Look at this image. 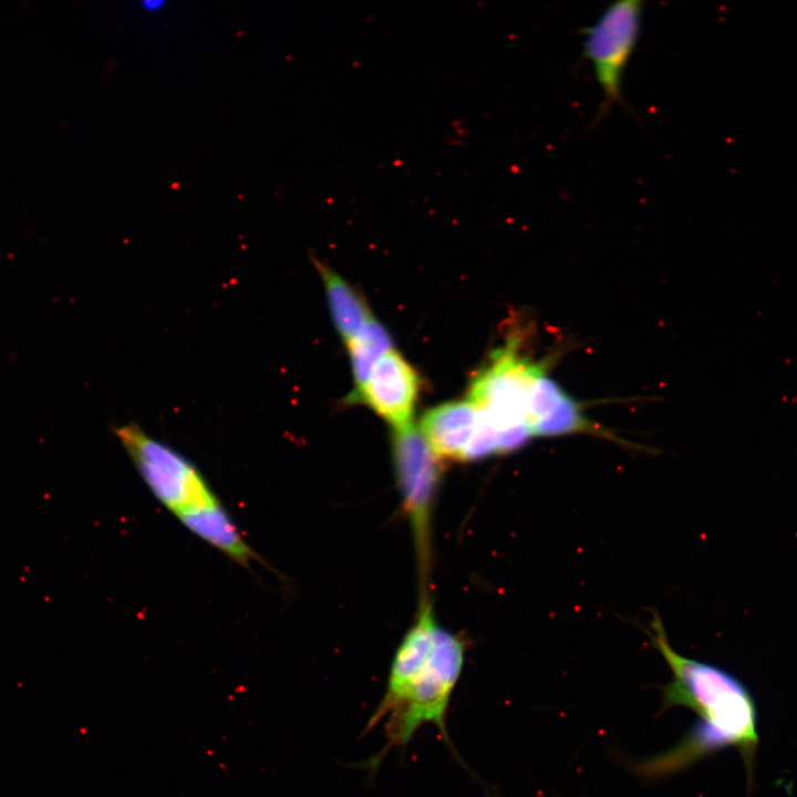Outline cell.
Masks as SVG:
<instances>
[{
  "label": "cell",
  "mask_w": 797,
  "mask_h": 797,
  "mask_svg": "<svg viewBox=\"0 0 797 797\" xmlns=\"http://www.w3.org/2000/svg\"><path fill=\"white\" fill-rule=\"evenodd\" d=\"M478 422V410L470 401H453L428 410L421 432L439 459L464 460Z\"/></svg>",
  "instance_id": "ba28073f"
},
{
  "label": "cell",
  "mask_w": 797,
  "mask_h": 797,
  "mask_svg": "<svg viewBox=\"0 0 797 797\" xmlns=\"http://www.w3.org/2000/svg\"><path fill=\"white\" fill-rule=\"evenodd\" d=\"M511 337L473 379L469 400L489 421L499 437L500 454L521 448L532 434L527 424V405L536 380L547 373L548 363L531 361L518 350Z\"/></svg>",
  "instance_id": "3957f363"
},
{
  "label": "cell",
  "mask_w": 797,
  "mask_h": 797,
  "mask_svg": "<svg viewBox=\"0 0 797 797\" xmlns=\"http://www.w3.org/2000/svg\"><path fill=\"white\" fill-rule=\"evenodd\" d=\"M114 434L154 497L175 516L216 496L193 462L136 423L116 426Z\"/></svg>",
  "instance_id": "5b68a950"
},
{
  "label": "cell",
  "mask_w": 797,
  "mask_h": 797,
  "mask_svg": "<svg viewBox=\"0 0 797 797\" xmlns=\"http://www.w3.org/2000/svg\"><path fill=\"white\" fill-rule=\"evenodd\" d=\"M532 436L552 437L570 434H590L631 447L628 442L617 437L610 431L594 424L583 413L582 406L567 392L531 427Z\"/></svg>",
  "instance_id": "8fae6325"
},
{
  "label": "cell",
  "mask_w": 797,
  "mask_h": 797,
  "mask_svg": "<svg viewBox=\"0 0 797 797\" xmlns=\"http://www.w3.org/2000/svg\"><path fill=\"white\" fill-rule=\"evenodd\" d=\"M418 387V376L413 366L391 349L375 363L354 400L360 398L394 429H400L413 424Z\"/></svg>",
  "instance_id": "52a82bcc"
},
{
  "label": "cell",
  "mask_w": 797,
  "mask_h": 797,
  "mask_svg": "<svg viewBox=\"0 0 797 797\" xmlns=\"http://www.w3.org/2000/svg\"><path fill=\"white\" fill-rule=\"evenodd\" d=\"M646 634L672 673L663 687L662 708L682 706L693 711L698 720L676 745L636 763V773L649 778L671 775L711 753L735 747L749 778L758 732L757 711L748 689L729 672L676 652L656 612Z\"/></svg>",
  "instance_id": "6da1fadb"
},
{
  "label": "cell",
  "mask_w": 797,
  "mask_h": 797,
  "mask_svg": "<svg viewBox=\"0 0 797 797\" xmlns=\"http://www.w3.org/2000/svg\"><path fill=\"white\" fill-rule=\"evenodd\" d=\"M176 517L189 531L236 563L248 568L257 560V553L216 496L178 513Z\"/></svg>",
  "instance_id": "9c48e42d"
},
{
  "label": "cell",
  "mask_w": 797,
  "mask_h": 797,
  "mask_svg": "<svg viewBox=\"0 0 797 797\" xmlns=\"http://www.w3.org/2000/svg\"><path fill=\"white\" fill-rule=\"evenodd\" d=\"M643 1L622 0L610 3L598 19L582 28V58L590 62L602 92V103L594 124L618 104L628 110L622 80L642 30Z\"/></svg>",
  "instance_id": "277c9868"
},
{
  "label": "cell",
  "mask_w": 797,
  "mask_h": 797,
  "mask_svg": "<svg viewBox=\"0 0 797 797\" xmlns=\"http://www.w3.org/2000/svg\"><path fill=\"white\" fill-rule=\"evenodd\" d=\"M393 459L403 505L415 532L420 559L425 563L429 516L441 477V459L421 429L413 424L394 429Z\"/></svg>",
  "instance_id": "8992f818"
},
{
  "label": "cell",
  "mask_w": 797,
  "mask_h": 797,
  "mask_svg": "<svg viewBox=\"0 0 797 797\" xmlns=\"http://www.w3.org/2000/svg\"><path fill=\"white\" fill-rule=\"evenodd\" d=\"M325 288L335 327L345 343L353 339L372 318L362 296L332 269L315 261Z\"/></svg>",
  "instance_id": "30bf717a"
},
{
  "label": "cell",
  "mask_w": 797,
  "mask_h": 797,
  "mask_svg": "<svg viewBox=\"0 0 797 797\" xmlns=\"http://www.w3.org/2000/svg\"><path fill=\"white\" fill-rule=\"evenodd\" d=\"M464 661L463 641L437 624L425 600L394 654L385 693L365 725L364 734L383 723L386 739L371 765H380L389 749L405 747L424 724L434 725L451 745L446 717Z\"/></svg>",
  "instance_id": "7a4b0ae2"
},
{
  "label": "cell",
  "mask_w": 797,
  "mask_h": 797,
  "mask_svg": "<svg viewBox=\"0 0 797 797\" xmlns=\"http://www.w3.org/2000/svg\"><path fill=\"white\" fill-rule=\"evenodd\" d=\"M346 348L354 375V397L363 389L375 363L392 349L391 339L385 328L371 318L359 333L346 342Z\"/></svg>",
  "instance_id": "7c38bea8"
}]
</instances>
